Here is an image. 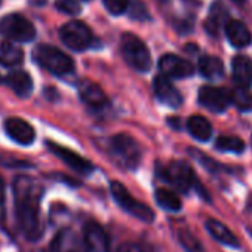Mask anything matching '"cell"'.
I'll list each match as a JSON object with an SVG mask.
<instances>
[{"label":"cell","instance_id":"cell-1","mask_svg":"<svg viewBox=\"0 0 252 252\" xmlns=\"http://www.w3.org/2000/svg\"><path fill=\"white\" fill-rule=\"evenodd\" d=\"M42 187L29 177H17L14 181V202L17 222L30 242H37L45 231L40 220V197Z\"/></svg>","mask_w":252,"mask_h":252},{"label":"cell","instance_id":"cell-2","mask_svg":"<svg viewBox=\"0 0 252 252\" xmlns=\"http://www.w3.org/2000/svg\"><path fill=\"white\" fill-rule=\"evenodd\" d=\"M159 177L163 181L172 184L177 190H180L183 193H189L190 190H197L200 196H205V199L209 200L206 190L199 184L193 169L184 162H172L168 166L160 168Z\"/></svg>","mask_w":252,"mask_h":252},{"label":"cell","instance_id":"cell-3","mask_svg":"<svg viewBox=\"0 0 252 252\" xmlns=\"http://www.w3.org/2000/svg\"><path fill=\"white\" fill-rule=\"evenodd\" d=\"M120 51L125 61L137 71L144 73L152 68L150 51L138 36L132 33H125L120 39Z\"/></svg>","mask_w":252,"mask_h":252},{"label":"cell","instance_id":"cell-4","mask_svg":"<svg viewBox=\"0 0 252 252\" xmlns=\"http://www.w3.org/2000/svg\"><path fill=\"white\" fill-rule=\"evenodd\" d=\"M36 63L55 76H65L74 70L73 60L52 45H39L33 54Z\"/></svg>","mask_w":252,"mask_h":252},{"label":"cell","instance_id":"cell-5","mask_svg":"<svg viewBox=\"0 0 252 252\" xmlns=\"http://www.w3.org/2000/svg\"><path fill=\"white\" fill-rule=\"evenodd\" d=\"M110 190L113 199L125 212H128L129 215L138 218L143 222H152L155 220V212L152 211V208L131 196V193L126 190V187L122 183L113 181L110 184Z\"/></svg>","mask_w":252,"mask_h":252},{"label":"cell","instance_id":"cell-6","mask_svg":"<svg viewBox=\"0 0 252 252\" xmlns=\"http://www.w3.org/2000/svg\"><path fill=\"white\" fill-rule=\"evenodd\" d=\"M113 158L125 168L135 169L141 160V150L137 141L128 134H117L110 141Z\"/></svg>","mask_w":252,"mask_h":252},{"label":"cell","instance_id":"cell-7","mask_svg":"<svg viewBox=\"0 0 252 252\" xmlns=\"http://www.w3.org/2000/svg\"><path fill=\"white\" fill-rule=\"evenodd\" d=\"M0 33L15 42H32L36 37L34 26L20 14H11L0 20Z\"/></svg>","mask_w":252,"mask_h":252},{"label":"cell","instance_id":"cell-8","mask_svg":"<svg viewBox=\"0 0 252 252\" xmlns=\"http://www.w3.org/2000/svg\"><path fill=\"white\" fill-rule=\"evenodd\" d=\"M60 37L63 43L71 51H85L92 45V32L82 21H70L64 24L60 30Z\"/></svg>","mask_w":252,"mask_h":252},{"label":"cell","instance_id":"cell-9","mask_svg":"<svg viewBox=\"0 0 252 252\" xmlns=\"http://www.w3.org/2000/svg\"><path fill=\"white\" fill-rule=\"evenodd\" d=\"M159 70L169 79H186L193 76L194 67L187 60H183L174 54H166L159 60Z\"/></svg>","mask_w":252,"mask_h":252},{"label":"cell","instance_id":"cell-10","mask_svg":"<svg viewBox=\"0 0 252 252\" xmlns=\"http://www.w3.org/2000/svg\"><path fill=\"white\" fill-rule=\"evenodd\" d=\"M231 102L230 92L215 86H203L199 91V104L214 113L224 111Z\"/></svg>","mask_w":252,"mask_h":252},{"label":"cell","instance_id":"cell-11","mask_svg":"<svg viewBox=\"0 0 252 252\" xmlns=\"http://www.w3.org/2000/svg\"><path fill=\"white\" fill-rule=\"evenodd\" d=\"M83 252H110L104 228L94 221H89L83 227Z\"/></svg>","mask_w":252,"mask_h":252},{"label":"cell","instance_id":"cell-12","mask_svg":"<svg viewBox=\"0 0 252 252\" xmlns=\"http://www.w3.org/2000/svg\"><path fill=\"white\" fill-rule=\"evenodd\" d=\"M48 149H49L58 159H61L67 166H70L73 171H76V172H79V174L88 175V174H91V172L94 171V165H92L89 160L83 159L82 156H79L77 153L71 152V150L67 149V147H63V146H60V144H55V143H52V141H48Z\"/></svg>","mask_w":252,"mask_h":252},{"label":"cell","instance_id":"cell-13","mask_svg":"<svg viewBox=\"0 0 252 252\" xmlns=\"http://www.w3.org/2000/svg\"><path fill=\"white\" fill-rule=\"evenodd\" d=\"M5 131L12 141L18 143L21 146H30V144H33V141L36 138V132L33 129V126L20 117L8 119L5 123Z\"/></svg>","mask_w":252,"mask_h":252},{"label":"cell","instance_id":"cell-14","mask_svg":"<svg viewBox=\"0 0 252 252\" xmlns=\"http://www.w3.org/2000/svg\"><path fill=\"white\" fill-rule=\"evenodd\" d=\"M155 94H156V98L168 107L178 108L183 104V96L180 91L172 85L169 77L163 74L155 79Z\"/></svg>","mask_w":252,"mask_h":252},{"label":"cell","instance_id":"cell-15","mask_svg":"<svg viewBox=\"0 0 252 252\" xmlns=\"http://www.w3.org/2000/svg\"><path fill=\"white\" fill-rule=\"evenodd\" d=\"M80 99L91 108H101L107 104V95L104 91L91 80H82L77 86Z\"/></svg>","mask_w":252,"mask_h":252},{"label":"cell","instance_id":"cell-16","mask_svg":"<svg viewBox=\"0 0 252 252\" xmlns=\"http://www.w3.org/2000/svg\"><path fill=\"white\" fill-rule=\"evenodd\" d=\"M230 21L228 18V11L227 8L217 0V2L212 3L211 9H209V15L205 21V30L211 34V36H218L221 29L227 26V23Z\"/></svg>","mask_w":252,"mask_h":252},{"label":"cell","instance_id":"cell-17","mask_svg":"<svg viewBox=\"0 0 252 252\" xmlns=\"http://www.w3.org/2000/svg\"><path fill=\"white\" fill-rule=\"evenodd\" d=\"M231 73L233 82L239 88H251L252 85V64L248 57L237 55L233 58L231 63Z\"/></svg>","mask_w":252,"mask_h":252},{"label":"cell","instance_id":"cell-18","mask_svg":"<svg viewBox=\"0 0 252 252\" xmlns=\"http://www.w3.org/2000/svg\"><path fill=\"white\" fill-rule=\"evenodd\" d=\"M225 34L228 42L234 48H246L252 42V34L248 27L237 20H230L225 26Z\"/></svg>","mask_w":252,"mask_h":252},{"label":"cell","instance_id":"cell-19","mask_svg":"<svg viewBox=\"0 0 252 252\" xmlns=\"http://www.w3.org/2000/svg\"><path fill=\"white\" fill-rule=\"evenodd\" d=\"M6 83L20 98H27L33 92V80L26 71H12L6 77Z\"/></svg>","mask_w":252,"mask_h":252},{"label":"cell","instance_id":"cell-20","mask_svg":"<svg viewBox=\"0 0 252 252\" xmlns=\"http://www.w3.org/2000/svg\"><path fill=\"white\" fill-rule=\"evenodd\" d=\"M205 225H206V230L209 231V234L214 239H217L218 242H221V243H224L227 246H233V248L239 246V239L222 222H220L217 220H208Z\"/></svg>","mask_w":252,"mask_h":252},{"label":"cell","instance_id":"cell-21","mask_svg":"<svg viewBox=\"0 0 252 252\" xmlns=\"http://www.w3.org/2000/svg\"><path fill=\"white\" fill-rule=\"evenodd\" d=\"M187 129L197 141H208L212 135V125L203 116H191L187 120Z\"/></svg>","mask_w":252,"mask_h":252},{"label":"cell","instance_id":"cell-22","mask_svg":"<svg viewBox=\"0 0 252 252\" xmlns=\"http://www.w3.org/2000/svg\"><path fill=\"white\" fill-rule=\"evenodd\" d=\"M199 73L208 80H218L224 76V64L220 58L205 55L199 61Z\"/></svg>","mask_w":252,"mask_h":252},{"label":"cell","instance_id":"cell-23","mask_svg":"<svg viewBox=\"0 0 252 252\" xmlns=\"http://www.w3.org/2000/svg\"><path fill=\"white\" fill-rule=\"evenodd\" d=\"M24 61V52L18 46L9 43V42H2L0 43V64L5 67H17L21 65Z\"/></svg>","mask_w":252,"mask_h":252},{"label":"cell","instance_id":"cell-24","mask_svg":"<svg viewBox=\"0 0 252 252\" xmlns=\"http://www.w3.org/2000/svg\"><path fill=\"white\" fill-rule=\"evenodd\" d=\"M52 252H79L76 245V237L70 230H63L52 240Z\"/></svg>","mask_w":252,"mask_h":252},{"label":"cell","instance_id":"cell-25","mask_svg":"<svg viewBox=\"0 0 252 252\" xmlns=\"http://www.w3.org/2000/svg\"><path fill=\"white\" fill-rule=\"evenodd\" d=\"M155 196H156V202L159 203V206L166 209V211L178 212L181 209V206H183L181 199L178 197V194L168 190V189H158Z\"/></svg>","mask_w":252,"mask_h":252},{"label":"cell","instance_id":"cell-26","mask_svg":"<svg viewBox=\"0 0 252 252\" xmlns=\"http://www.w3.org/2000/svg\"><path fill=\"white\" fill-rule=\"evenodd\" d=\"M231 102L242 111H249L252 110V94L249 92L248 88H239L236 86L230 92Z\"/></svg>","mask_w":252,"mask_h":252},{"label":"cell","instance_id":"cell-27","mask_svg":"<svg viewBox=\"0 0 252 252\" xmlns=\"http://www.w3.org/2000/svg\"><path fill=\"white\" fill-rule=\"evenodd\" d=\"M215 147L220 152H227V153H242L245 150V143L237 138V137H230V135H222L217 140Z\"/></svg>","mask_w":252,"mask_h":252},{"label":"cell","instance_id":"cell-28","mask_svg":"<svg viewBox=\"0 0 252 252\" xmlns=\"http://www.w3.org/2000/svg\"><path fill=\"white\" fill-rule=\"evenodd\" d=\"M178 240L187 252H205L200 242L189 230H180L178 231Z\"/></svg>","mask_w":252,"mask_h":252},{"label":"cell","instance_id":"cell-29","mask_svg":"<svg viewBox=\"0 0 252 252\" xmlns=\"http://www.w3.org/2000/svg\"><path fill=\"white\" fill-rule=\"evenodd\" d=\"M55 8L67 15H79L82 12V6L77 0H55Z\"/></svg>","mask_w":252,"mask_h":252},{"label":"cell","instance_id":"cell-30","mask_svg":"<svg viewBox=\"0 0 252 252\" xmlns=\"http://www.w3.org/2000/svg\"><path fill=\"white\" fill-rule=\"evenodd\" d=\"M105 9L111 15H122L129 6V0H102Z\"/></svg>","mask_w":252,"mask_h":252},{"label":"cell","instance_id":"cell-31","mask_svg":"<svg viewBox=\"0 0 252 252\" xmlns=\"http://www.w3.org/2000/svg\"><path fill=\"white\" fill-rule=\"evenodd\" d=\"M5 214V181L0 175V220L3 218Z\"/></svg>","mask_w":252,"mask_h":252},{"label":"cell","instance_id":"cell-32","mask_svg":"<svg viewBox=\"0 0 252 252\" xmlns=\"http://www.w3.org/2000/svg\"><path fill=\"white\" fill-rule=\"evenodd\" d=\"M117 252H143V249L135 243H125L117 249Z\"/></svg>","mask_w":252,"mask_h":252},{"label":"cell","instance_id":"cell-33","mask_svg":"<svg viewBox=\"0 0 252 252\" xmlns=\"http://www.w3.org/2000/svg\"><path fill=\"white\" fill-rule=\"evenodd\" d=\"M234 3H237V5H243L245 3V0H233Z\"/></svg>","mask_w":252,"mask_h":252},{"label":"cell","instance_id":"cell-34","mask_svg":"<svg viewBox=\"0 0 252 252\" xmlns=\"http://www.w3.org/2000/svg\"><path fill=\"white\" fill-rule=\"evenodd\" d=\"M191 2H197V0H191Z\"/></svg>","mask_w":252,"mask_h":252},{"label":"cell","instance_id":"cell-35","mask_svg":"<svg viewBox=\"0 0 252 252\" xmlns=\"http://www.w3.org/2000/svg\"><path fill=\"white\" fill-rule=\"evenodd\" d=\"M160 2H166V0H160Z\"/></svg>","mask_w":252,"mask_h":252},{"label":"cell","instance_id":"cell-36","mask_svg":"<svg viewBox=\"0 0 252 252\" xmlns=\"http://www.w3.org/2000/svg\"><path fill=\"white\" fill-rule=\"evenodd\" d=\"M85 2H88V0H85Z\"/></svg>","mask_w":252,"mask_h":252},{"label":"cell","instance_id":"cell-37","mask_svg":"<svg viewBox=\"0 0 252 252\" xmlns=\"http://www.w3.org/2000/svg\"><path fill=\"white\" fill-rule=\"evenodd\" d=\"M0 80H2V79H0Z\"/></svg>","mask_w":252,"mask_h":252}]
</instances>
